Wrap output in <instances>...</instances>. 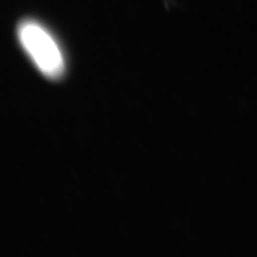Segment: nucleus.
<instances>
[{
  "mask_svg": "<svg viewBox=\"0 0 257 257\" xmlns=\"http://www.w3.org/2000/svg\"><path fill=\"white\" fill-rule=\"evenodd\" d=\"M20 43L38 69L51 78L64 71V58L60 48L45 28L34 20H24L18 28Z\"/></svg>",
  "mask_w": 257,
  "mask_h": 257,
  "instance_id": "f257e3e1",
  "label": "nucleus"
}]
</instances>
